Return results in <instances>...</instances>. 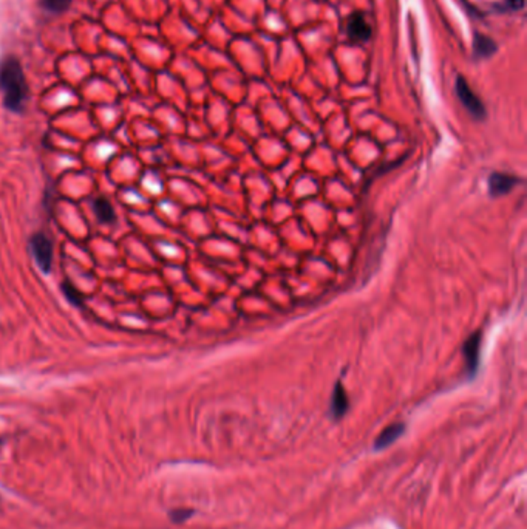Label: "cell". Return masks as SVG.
Returning a JSON list of instances; mask_svg holds the SVG:
<instances>
[{"label":"cell","mask_w":527,"mask_h":529,"mask_svg":"<svg viewBox=\"0 0 527 529\" xmlns=\"http://www.w3.org/2000/svg\"><path fill=\"white\" fill-rule=\"evenodd\" d=\"M347 34L354 42H367L371 36V27L365 21L362 13H354L350 16L347 22Z\"/></svg>","instance_id":"5"},{"label":"cell","mask_w":527,"mask_h":529,"mask_svg":"<svg viewBox=\"0 0 527 529\" xmlns=\"http://www.w3.org/2000/svg\"><path fill=\"white\" fill-rule=\"evenodd\" d=\"M62 291H64V294H65L66 299H69L73 303V305H81L82 299H81L79 293H77V291L73 288L69 282H65L62 285Z\"/></svg>","instance_id":"12"},{"label":"cell","mask_w":527,"mask_h":529,"mask_svg":"<svg viewBox=\"0 0 527 529\" xmlns=\"http://www.w3.org/2000/svg\"><path fill=\"white\" fill-rule=\"evenodd\" d=\"M40 5L48 13L60 14L70 8L71 0H40Z\"/></svg>","instance_id":"11"},{"label":"cell","mask_w":527,"mask_h":529,"mask_svg":"<svg viewBox=\"0 0 527 529\" xmlns=\"http://www.w3.org/2000/svg\"><path fill=\"white\" fill-rule=\"evenodd\" d=\"M192 514H193V510H191V509H175L171 513V519L177 523H181V521H186L187 519H189Z\"/></svg>","instance_id":"13"},{"label":"cell","mask_w":527,"mask_h":529,"mask_svg":"<svg viewBox=\"0 0 527 529\" xmlns=\"http://www.w3.org/2000/svg\"><path fill=\"white\" fill-rule=\"evenodd\" d=\"M481 342H482L481 331L474 333L464 342V357H465V364H467V372L470 378H474L478 372V368H480Z\"/></svg>","instance_id":"4"},{"label":"cell","mask_w":527,"mask_h":529,"mask_svg":"<svg viewBox=\"0 0 527 529\" xmlns=\"http://www.w3.org/2000/svg\"><path fill=\"white\" fill-rule=\"evenodd\" d=\"M455 89H456V95H458L459 101H461V104L467 108V112L471 115V117L476 118V119L486 118L487 110H486V107H484L482 101L478 98L474 90L470 89L469 82L465 81L463 76L456 78V87Z\"/></svg>","instance_id":"2"},{"label":"cell","mask_w":527,"mask_h":529,"mask_svg":"<svg viewBox=\"0 0 527 529\" xmlns=\"http://www.w3.org/2000/svg\"><path fill=\"white\" fill-rule=\"evenodd\" d=\"M496 50H498V45H496V42L492 38H489V36L481 34V33L475 34V38H474L475 58L487 59L490 56H493Z\"/></svg>","instance_id":"9"},{"label":"cell","mask_w":527,"mask_h":529,"mask_svg":"<svg viewBox=\"0 0 527 529\" xmlns=\"http://www.w3.org/2000/svg\"><path fill=\"white\" fill-rule=\"evenodd\" d=\"M348 407L350 403L347 392H345L342 382H337L331 398V415L334 416V419H341L345 416V413L348 412Z\"/></svg>","instance_id":"8"},{"label":"cell","mask_w":527,"mask_h":529,"mask_svg":"<svg viewBox=\"0 0 527 529\" xmlns=\"http://www.w3.org/2000/svg\"><path fill=\"white\" fill-rule=\"evenodd\" d=\"M29 248L34 255L36 261H38L39 268L48 274L51 271V261H53V243L48 239L45 234L36 233L32 239H29Z\"/></svg>","instance_id":"3"},{"label":"cell","mask_w":527,"mask_h":529,"mask_svg":"<svg viewBox=\"0 0 527 529\" xmlns=\"http://www.w3.org/2000/svg\"><path fill=\"white\" fill-rule=\"evenodd\" d=\"M93 211H95V215L98 217V220L101 223H113L114 220V209L112 203L108 202L107 198L104 197H99L96 198L93 202Z\"/></svg>","instance_id":"10"},{"label":"cell","mask_w":527,"mask_h":529,"mask_svg":"<svg viewBox=\"0 0 527 529\" xmlns=\"http://www.w3.org/2000/svg\"><path fill=\"white\" fill-rule=\"evenodd\" d=\"M0 90L3 93V104L11 112H22L28 98L27 79L22 65L16 58L0 60Z\"/></svg>","instance_id":"1"},{"label":"cell","mask_w":527,"mask_h":529,"mask_svg":"<svg viewBox=\"0 0 527 529\" xmlns=\"http://www.w3.org/2000/svg\"><path fill=\"white\" fill-rule=\"evenodd\" d=\"M404 432H405V424L402 423L389 425V427H385L382 432H380V435L376 438L374 449L376 451H382V449L391 446L393 443H395L397 438L404 434Z\"/></svg>","instance_id":"7"},{"label":"cell","mask_w":527,"mask_h":529,"mask_svg":"<svg viewBox=\"0 0 527 529\" xmlns=\"http://www.w3.org/2000/svg\"><path fill=\"white\" fill-rule=\"evenodd\" d=\"M506 7L513 10V11H517V10L524 7V0H506Z\"/></svg>","instance_id":"14"},{"label":"cell","mask_w":527,"mask_h":529,"mask_svg":"<svg viewBox=\"0 0 527 529\" xmlns=\"http://www.w3.org/2000/svg\"><path fill=\"white\" fill-rule=\"evenodd\" d=\"M519 180L517 176L502 174V172H495L489 176V192L492 193L493 197L506 196V193L511 192L513 189V186H517Z\"/></svg>","instance_id":"6"}]
</instances>
